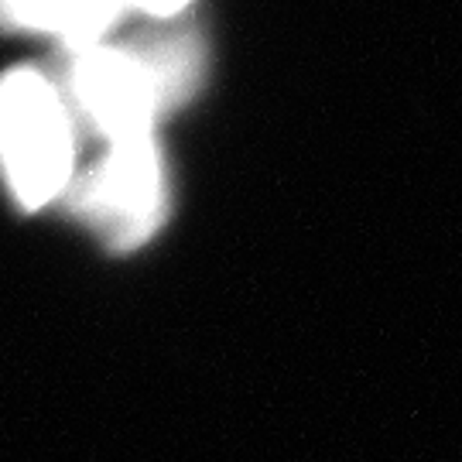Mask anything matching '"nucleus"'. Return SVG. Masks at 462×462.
Masks as SVG:
<instances>
[{"instance_id": "obj_1", "label": "nucleus", "mask_w": 462, "mask_h": 462, "mask_svg": "<svg viewBox=\"0 0 462 462\" xmlns=\"http://www.w3.org/2000/svg\"><path fill=\"white\" fill-rule=\"evenodd\" d=\"M202 34L179 21H151L131 38H106L79 51H62L59 86L76 127L99 144L154 137L158 124L175 114L202 86Z\"/></svg>"}, {"instance_id": "obj_3", "label": "nucleus", "mask_w": 462, "mask_h": 462, "mask_svg": "<svg viewBox=\"0 0 462 462\" xmlns=\"http://www.w3.org/2000/svg\"><path fill=\"white\" fill-rule=\"evenodd\" d=\"M66 202L110 250L148 244L171 209V182L158 134L103 144L97 162L76 175Z\"/></svg>"}, {"instance_id": "obj_2", "label": "nucleus", "mask_w": 462, "mask_h": 462, "mask_svg": "<svg viewBox=\"0 0 462 462\" xmlns=\"http://www.w3.org/2000/svg\"><path fill=\"white\" fill-rule=\"evenodd\" d=\"M79 127L59 79L21 66L0 79V175L21 209L66 199L79 168Z\"/></svg>"}, {"instance_id": "obj_5", "label": "nucleus", "mask_w": 462, "mask_h": 462, "mask_svg": "<svg viewBox=\"0 0 462 462\" xmlns=\"http://www.w3.org/2000/svg\"><path fill=\"white\" fill-rule=\"evenodd\" d=\"M127 11H137L148 21H179L192 7V0H124Z\"/></svg>"}, {"instance_id": "obj_4", "label": "nucleus", "mask_w": 462, "mask_h": 462, "mask_svg": "<svg viewBox=\"0 0 462 462\" xmlns=\"http://www.w3.org/2000/svg\"><path fill=\"white\" fill-rule=\"evenodd\" d=\"M124 0H0V28L49 34L62 51H79L114 38Z\"/></svg>"}]
</instances>
